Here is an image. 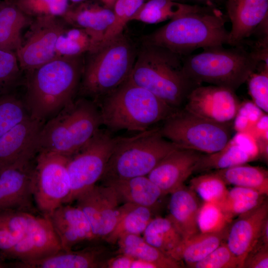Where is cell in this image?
<instances>
[{"instance_id":"1","label":"cell","mask_w":268,"mask_h":268,"mask_svg":"<svg viewBox=\"0 0 268 268\" xmlns=\"http://www.w3.org/2000/svg\"><path fill=\"white\" fill-rule=\"evenodd\" d=\"M83 55L58 57L27 71L23 99L29 116L45 122L72 102L77 94Z\"/></svg>"},{"instance_id":"2","label":"cell","mask_w":268,"mask_h":268,"mask_svg":"<svg viewBox=\"0 0 268 268\" xmlns=\"http://www.w3.org/2000/svg\"><path fill=\"white\" fill-rule=\"evenodd\" d=\"M203 50L182 57L185 74L197 85L207 83L235 91L254 73L261 62L268 64L266 49L250 50L240 44L231 48L219 46Z\"/></svg>"},{"instance_id":"3","label":"cell","mask_w":268,"mask_h":268,"mask_svg":"<svg viewBox=\"0 0 268 268\" xmlns=\"http://www.w3.org/2000/svg\"><path fill=\"white\" fill-rule=\"evenodd\" d=\"M182 56L144 43L137 53L128 79L170 107L179 109L191 91L199 86L185 74Z\"/></svg>"},{"instance_id":"4","label":"cell","mask_w":268,"mask_h":268,"mask_svg":"<svg viewBox=\"0 0 268 268\" xmlns=\"http://www.w3.org/2000/svg\"><path fill=\"white\" fill-rule=\"evenodd\" d=\"M96 103L102 125L111 132L146 131L178 110L128 78Z\"/></svg>"},{"instance_id":"5","label":"cell","mask_w":268,"mask_h":268,"mask_svg":"<svg viewBox=\"0 0 268 268\" xmlns=\"http://www.w3.org/2000/svg\"><path fill=\"white\" fill-rule=\"evenodd\" d=\"M225 17L219 11L197 6L180 14L147 36L145 43L182 57L199 48L229 44Z\"/></svg>"},{"instance_id":"6","label":"cell","mask_w":268,"mask_h":268,"mask_svg":"<svg viewBox=\"0 0 268 268\" xmlns=\"http://www.w3.org/2000/svg\"><path fill=\"white\" fill-rule=\"evenodd\" d=\"M87 53L77 94L95 102L129 78L137 55L123 32Z\"/></svg>"},{"instance_id":"7","label":"cell","mask_w":268,"mask_h":268,"mask_svg":"<svg viewBox=\"0 0 268 268\" xmlns=\"http://www.w3.org/2000/svg\"><path fill=\"white\" fill-rule=\"evenodd\" d=\"M101 125L97 103L80 97L44 123L38 135L37 152H51L69 157L85 145Z\"/></svg>"},{"instance_id":"8","label":"cell","mask_w":268,"mask_h":268,"mask_svg":"<svg viewBox=\"0 0 268 268\" xmlns=\"http://www.w3.org/2000/svg\"><path fill=\"white\" fill-rule=\"evenodd\" d=\"M181 148L164 137L159 128L149 129L130 136H122L100 179L103 182L147 176L173 151Z\"/></svg>"},{"instance_id":"9","label":"cell","mask_w":268,"mask_h":268,"mask_svg":"<svg viewBox=\"0 0 268 268\" xmlns=\"http://www.w3.org/2000/svg\"><path fill=\"white\" fill-rule=\"evenodd\" d=\"M230 126L205 120L181 108L163 121L159 131L164 137L181 148L210 154L221 150L231 138Z\"/></svg>"},{"instance_id":"10","label":"cell","mask_w":268,"mask_h":268,"mask_svg":"<svg viewBox=\"0 0 268 268\" xmlns=\"http://www.w3.org/2000/svg\"><path fill=\"white\" fill-rule=\"evenodd\" d=\"M99 129L81 148L69 156L67 170L70 192L66 204L71 203L100 180L108 161L122 136Z\"/></svg>"},{"instance_id":"11","label":"cell","mask_w":268,"mask_h":268,"mask_svg":"<svg viewBox=\"0 0 268 268\" xmlns=\"http://www.w3.org/2000/svg\"><path fill=\"white\" fill-rule=\"evenodd\" d=\"M32 176L33 198L43 216L66 204L70 192L69 157L51 152L37 153Z\"/></svg>"},{"instance_id":"12","label":"cell","mask_w":268,"mask_h":268,"mask_svg":"<svg viewBox=\"0 0 268 268\" xmlns=\"http://www.w3.org/2000/svg\"><path fill=\"white\" fill-rule=\"evenodd\" d=\"M67 25L62 17L34 18L15 52L21 70H33L58 57L57 42Z\"/></svg>"},{"instance_id":"13","label":"cell","mask_w":268,"mask_h":268,"mask_svg":"<svg viewBox=\"0 0 268 268\" xmlns=\"http://www.w3.org/2000/svg\"><path fill=\"white\" fill-rule=\"evenodd\" d=\"M240 106L235 91L217 85H200L189 93L183 108L205 120L230 125L234 121Z\"/></svg>"},{"instance_id":"14","label":"cell","mask_w":268,"mask_h":268,"mask_svg":"<svg viewBox=\"0 0 268 268\" xmlns=\"http://www.w3.org/2000/svg\"><path fill=\"white\" fill-rule=\"evenodd\" d=\"M87 218L96 239H104L112 232L119 217L121 201L115 190L105 184L94 185L75 201Z\"/></svg>"},{"instance_id":"15","label":"cell","mask_w":268,"mask_h":268,"mask_svg":"<svg viewBox=\"0 0 268 268\" xmlns=\"http://www.w3.org/2000/svg\"><path fill=\"white\" fill-rule=\"evenodd\" d=\"M34 166L32 159L0 168V211L17 210L31 213Z\"/></svg>"},{"instance_id":"16","label":"cell","mask_w":268,"mask_h":268,"mask_svg":"<svg viewBox=\"0 0 268 268\" xmlns=\"http://www.w3.org/2000/svg\"><path fill=\"white\" fill-rule=\"evenodd\" d=\"M62 250L48 217L42 216H38L23 237L13 247L0 253L2 259L25 262L42 259Z\"/></svg>"},{"instance_id":"17","label":"cell","mask_w":268,"mask_h":268,"mask_svg":"<svg viewBox=\"0 0 268 268\" xmlns=\"http://www.w3.org/2000/svg\"><path fill=\"white\" fill-rule=\"evenodd\" d=\"M202 154L195 150L177 149L164 157L147 177L164 195L171 194L184 186L194 173Z\"/></svg>"},{"instance_id":"18","label":"cell","mask_w":268,"mask_h":268,"mask_svg":"<svg viewBox=\"0 0 268 268\" xmlns=\"http://www.w3.org/2000/svg\"><path fill=\"white\" fill-rule=\"evenodd\" d=\"M44 123L29 116L0 137V168L34 158L37 153L38 135Z\"/></svg>"},{"instance_id":"19","label":"cell","mask_w":268,"mask_h":268,"mask_svg":"<svg viewBox=\"0 0 268 268\" xmlns=\"http://www.w3.org/2000/svg\"><path fill=\"white\" fill-rule=\"evenodd\" d=\"M268 218L267 200L257 207L238 216L229 224L225 243L238 259L240 268L247 254L258 242L262 225Z\"/></svg>"},{"instance_id":"20","label":"cell","mask_w":268,"mask_h":268,"mask_svg":"<svg viewBox=\"0 0 268 268\" xmlns=\"http://www.w3.org/2000/svg\"><path fill=\"white\" fill-rule=\"evenodd\" d=\"M231 23L229 45L235 46L250 36L268 19V0H226Z\"/></svg>"},{"instance_id":"21","label":"cell","mask_w":268,"mask_h":268,"mask_svg":"<svg viewBox=\"0 0 268 268\" xmlns=\"http://www.w3.org/2000/svg\"><path fill=\"white\" fill-rule=\"evenodd\" d=\"M259 158L254 138L247 134L238 132L221 150L210 154H202L194 173L223 169Z\"/></svg>"},{"instance_id":"22","label":"cell","mask_w":268,"mask_h":268,"mask_svg":"<svg viewBox=\"0 0 268 268\" xmlns=\"http://www.w3.org/2000/svg\"><path fill=\"white\" fill-rule=\"evenodd\" d=\"M64 251L76 245L96 240L90 224L77 206L64 204L48 216Z\"/></svg>"},{"instance_id":"23","label":"cell","mask_w":268,"mask_h":268,"mask_svg":"<svg viewBox=\"0 0 268 268\" xmlns=\"http://www.w3.org/2000/svg\"><path fill=\"white\" fill-rule=\"evenodd\" d=\"M105 248L92 246L79 250H61L42 259L18 261L10 265L15 268H105L108 259Z\"/></svg>"},{"instance_id":"24","label":"cell","mask_w":268,"mask_h":268,"mask_svg":"<svg viewBox=\"0 0 268 268\" xmlns=\"http://www.w3.org/2000/svg\"><path fill=\"white\" fill-rule=\"evenodd\" d=\"M168 216L183 239L200 232L198 217L201 203L198 196L184 185L171 194Z\"/></svg>"},{"instance_id":"25","label":"cell","mask_w":268,"mask_h":268,"mask_svg":"<svg viewBox=\"0 0 268 268\" xmlns=\"http://www.w3.org/2000/svg\"><path fill=\"white\" fill-rule=\"evenodd\" d=\"M62 17L68 25L84 29L91 38L96 48L113 24L114 13L108 8L82 5L75 9L69 7Z\"/></svg>"},{"instance_id":"26","label":"cell","mask_w":268,"mask_h":268,"mask_svg":"<svg viewBox=\"0 0 268 268\" xmlns=\"http://www.w3.org/2000/svg\"><path fill=\"white\" fill-rule=\"evenodd\" d=\"M112 187L120 201L151 209L165 195L160 189L146 176L128 179H114L103 182Z\"/></svg>"},{"instance_id":"27","label":"cell","mask_w":268,"mask_h":268,"mask_svg":"<svg viewBox=\"0 0 268 268\" xmlns=\"http://www.w3.org/2000/svg\"><path fill=\"white\" fill-rule=\"evenodd\" d=\"M32 20L13 1L0 3V49L15 53L22 43V30Z\"/></svg>"},{"instance_id":"28","label":"cell","mask_w":268,"mask_h":268,"mask_svg":"<svg viewBox=\"0 0 268 268\" xmlns=\"http://www.w3.org/2000/svg\"><path fill=\"white\" fill-rule=\"evenodd\" d=\"M227 230L213 233L200 232L183 239L172 258L179 262L184 261L187 267L200 261L225 240Z\"/></svg>"},{"instance_id":"29","label":"cell","mask_w":268,"mask_h":268,"mask_svg":"<svg viewBox=\"0 0 268 268\" xmlns=\"http://www.w3.org/2000/svg\"><path fill=\"white\" fill-rule=\"evenodd\" d=\"M116 243L119 246V253L152 263L157 268H181L179 262L171 258L148 244L140 235H124L118 239Z\"/></svg>"},{"instance_id":"30","label":"cell","mask_w":268,"mask_h":268,"mask_svg":"<svg viewBox=\"0 0 268 268\" xmlns=\"http://www.w3.org/2000/svg\"><path fill=\"white\" fill-rule=\"evenodd\" d=\"M152 218L151 208L125 203L119 207V217L115 228L105 240L114 244L124 235H140Z\"/></svg>"},{"instance_id":"31","label":"cell","mask_w":268,"mask_h":268,"mask_svg":"<svg viewBox=\"0 0 268 268\" xmlns=\"http://www.w3.org/2000/svg\"><path fill=\"white\" fill-rule=\"evenodd\" d=\"M142 237L148 244L172 259L183 240L181 234L168 217L153 218L143 232Z\"/></svg>"},{"instance_id":"32","label":"cell","mask_w":268,"mask_h":268,"mask_svg":"<svg viewBox=\"0 0 268 268\" xmlns=\"http://www.w3.org/2000/svg\"><path fill=\"white\" fill-rule=\"evenodd\" d=\"M38 217L21 210L0 211V252L13 247L23 237Z\"/></svg>"},{"instance_id":"33","label":"cell","mask_w":268,"mask_h":268,"mask_svg":"<svg viewBox=\"0 0 268 268\" xmlns=\"http://www.w3.org/2000/svg\"><path fill=\"white\" fill-rule=\"evenodd\" d=\"M214 172L226 185L249 188L268 195V171L264 168L243 164Z\"/></svg>"},{"instance_id":"34","label":"cell","mask_w":268,"mask_h":268,"mask_svg":"<svg viewBox=\"0 0 268 268\" xmlns=\"http://www.w3.org/2000/svg\"><path fill=\"white\" fill-rule=\"evenodd\" d=\"M198 6L172 0H149L143 3L131 18L148 24L158 23L195 9Z\"/></svg>"},{"instance_id":"35","label":"cell","mask_w":268,"mask_h":268,"mask_svg":"<svg viewBox=\"0 0 268 268\" xmlns=\"http://www.w3.org/2000/svg\"><path fill=\"white\" fill-rule=\"evenodd\" d=\"M94 48L93 41L86 31L75 27L66 28L58 38L56 47L57 57L83 55Z\"/></svg>"},{"instance_id":"36","label":"cell","mask_w":268,"mask_h":268,"mask_svg":"<svg viewBox=\"0 0 268 268\" xmlns=\"http://www.w3.org/2000/svg\"><path fill=\"white\" fill-rule=\"evenodd\" d=\"M189 188L203 201L217 204L225 199L228 190L224 181L214 172L193 178Z\"/></svg>"},{"instance_id":"37","label":"cell","mask_w":268,"mask_h":268,"mask_svg":"<svg viewBox=\"0 0 268 268\" xmlns=\"http://www.w3.org/2000/svg\"><path fill=\"white\" fill-rule=\"evenodd\" d=\"M29 116L23 100L11 93L0 96V137Z\"/></svg>"},{"instance_id":"38","label":"cell","mask_w":268,"mask_h":268,"mask_svg":"<svg viewBox=\"0 0 268 268\" xmlns=\"http://www.w3.org/2000/svg\"><path fill=\"white\" fill-rule=\"evenodd\" d=\"M217 204L203 201L198 217L199 231L201 233L219 232L227 230L233 220Z\"/></svg>"},{"instance_id":"39","label":"cell","mask_w":268,"mask_h":268,"mask_svg":"<svg viewBox=\"0 0 268 268\" xmlns=\"http://www.w3.org/2000/svg\"><path fill=\"white\" fill-rule=\"evenodd\" d=\"M14 2L31 18L62 17L69 8L68 0H14Z\"/></svg>"},{"instance_id":"40","label":"cell","mask_w":268,"mask_h":268,"mask_svg":"<svg viewBox=\"0 0 268 268\" xmlns=\"http://www.w3.org/2000/svg\"><path fill=\"white\" fill-rule=\"evenodd\" d=\"M21 72L16 53L0 49V96L11 93L18 85Z\"/></svg>"},{"instance_id":"41","label":"cell","mask_w":268,"mask_h":268,"mask_svg":"<svg viewBox=\"0 0 268 268\" xmlns=\"http://www.w3.org/2000/svg\"><path fill=\"white\" fill-rule=\"evenodd\" d=\"M188 268H240V266L237 258L223 241L202 260Z\"/></svg>"},{"instance_id":"42","label":"cell","mask_w":268,"mask_h":268,"mask_svg":"<svg viewBox=\"0 0 268 268\" xmlns=\"http://www.w3.org/2000/svg\"><path fill=\"white\" fill-rule=\"evenodd\" d=\"M268 66L257 73H253L248 79L250 95L254 104L262 111L268 112Z\"/></svg>"},{"instance_id":"43","label":"cell","mask_w":268,"mask_h":268,"mask_svg":"<svg viewBox=\"0 0 268 268\" xmlns=\"http://www.w3.org/2000/svg\"><path fill=\"white\" fill-rule=\"evenodd\" d=\"M262 116V110L254 103H246L240 106L234 119L235 128L238 132H243L249 126L253 127Z\"/></svg>"},{"instance_id":"44","label":"cell","mask_w":268,"mask_h":268,"mask_svg":"<svg viewBox=\"0 0 268 268\" xmlns=\"http://www.w3.org/2000/svg\"><path fill=\"white\" fill-rule=\"evenodd\" d=\"M268 245L260 240L247 254L243 263L242 268H268Z\"/></svg>"},{"instance_id":"45","label":"cell","mask_w":268,"mask_h":268,"mask_svg":"<svg viewBox=\"0 0 268 268\" xmlns=\"http://www.w3.org/2000/svg\"><path fill=\"white\" fill-rule=\"evenodd\" d=\"M134 259L127 255H120L108 259L105 263L107 268H131Z\"/></svg>"},{"instance_id":"46","label":"cell","mask_w":268,"mask_h":268,"mask_svg":"<svg viewBox=\"0 0 268 268\" xmlns=\"http://www.w3.org/2000/svg\"><path fill=\"white\" fill-rule=\"evenodd\" d=\"M127 16L131 21L132 17L144 3V0H125Z\"/></svg>"},{"instance_id":"47","label":"cell","mask_w":268,"mask_h":268,"mask_svg":"<svg viewBox=\"0 0 268 268\" xmlns=\"http://www.w3.org/2000/svg\"><path fill=\"white\" fill-rule=\"evenodd\" d=\"M131 268H157V267L152 263L143 260L134 259Z\"/></svg>"},{"instance_id":"48","label":"cell","mask_w":268,"mask_h":268,"mask_svg":"<svg viewBox=\"0 0 268 268\" xmlns=\"http://www.w3.org/2000/svg\"><path fill=\"white\" fill-rule=\"evenodd\" d=\"M259 240L264 244L268 245V218L262 225Z\"/></svg>"},{"instance_id":"49","label":"cell","mask_w":268,"mask_h":268,"mask_svg":"<svg viewBox=\"0 0 268 268\" xmlns=\"http://www.w3.org/2000/svg\"><path fill=\"white\" fill-rule=\"evenodd\" d=\"M10 267V265L4 263L1 260H0V268Z\"/></svg>"},{"instance_id":"50","label":"cell","mask_w":268,"mask_h":268,"mask_svg":"<svg viewBox=\"0 0 268 268\" xmlns=\"http://www.w3.org/2000/svg\"><path fill=\"white\" fill-rule=\"evenodd\" d=\"M71 0L72 2L77 3V2H80L83 1L84 0Z\"/></svg>"},{"instance_id":"51","label":"cell","mask_w":268,"mask_h":268,"mask_svg":"<svg viewBox=\"0 0 268 268\" xmlns=\"http://www.w3.org/2000/svg\"><path fill=\"white\" fill-rule=\"evenodd\" d=\"M105 0L106 1V2L108 3H112L114 0Z\"/></svg>"},{"instance_id":"52","label":"cell","mask_w":268,"mask_h":268,"mask_svg":"<svg viewBox=\"0 0 268 268\" xmlns=\"http://www.w3.org/2000/svg\"><path fill=\"white\" fill-rule=\"evenodd\" d=\"M174 0V1H176V0Z\"/></svg>"},{"instance_id":"53","label":"cell","mask_w":268,"mask_h":268,"mask_svg":"<svg viewBox=\"0 0 268 268\" xmlns=\"http://www.w3.org/2000/svg\"></svg>"}]
</instances>
